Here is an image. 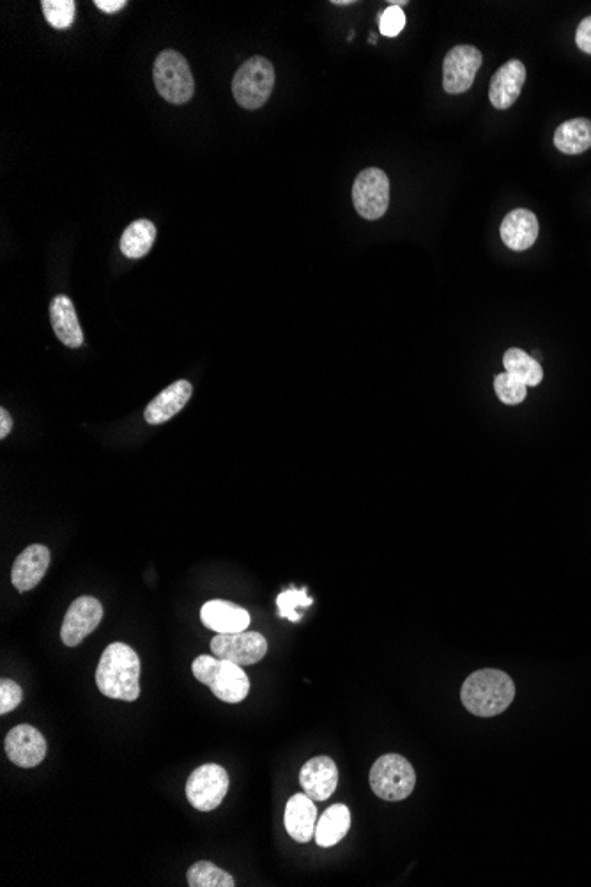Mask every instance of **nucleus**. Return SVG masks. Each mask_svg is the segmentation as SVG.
Wrapping results in <instances>:
<instances>
[{
	"label": "nucleus",
	"mask_w": 591,
	"mask_h": 887,
	"mask_svg": "<svg viewBox=\"0 0 591 887\" xmlns=\"http://www.w3.org/2000/svg\"><path fill=\"white\" fill-rule=\"evenodd\" d=\"M96 686L112 700L135 702L140 696V657L126 643H110L96 668Z\"/></svg>",
	"instance_id": "1"
},
{
	"label": "nucleus",
	"mask_w": 591,
	"mask_h": 887,
	"mask_svg": "<svg viewBox=\"0 0 591 887\" xmlns=\"http://www.w3.org/2000/svg\"><path fill=\"white\" fill-rule=\"evenodd\" d=\"M514 698V680L501 670H478L471 673L462 684V703L478 718L498 716L512 705Z\"/></svg>",
	"instance_id": "2"
},
{
	"label": "nucleus",
	"mask_w": 591,
	"mask_h": 887,
	"mask_svg": "<svg viewBox=\"0 0 591 887\" xmlns=\"http://www.w3.org/2000/svg\"><path fill=\"white\" fill-rule=\"evenodd\" d=\"M195 679L208 686L213 695L225 703H239L250 693V680L241 666L220 657H195L192 664Z\"/></svg>",
	"instance_id": "3"
},
{
	"label": "nucleus",
	"mask_w": 591,
	"mask_h": 887,
	"mask_svg": "<svg viewBox=\"0 0 591 887\" xmlns=\"http://www.w3.org/2000/svg\"><path fill=\"white\" fill-rule=\"evenodd\" d=\"M275 68L261 55L243 62L232 78V94L239 107L257 110L266 105L275 87Z\"/></svg>",
	"instance_id": "4"
},
{
	"label": "nucleus",
	"mask_w": 591,
	"mask_h": 887,
	"mask_svg": "<svg viewBox=\"0 0 591 887\" xmlns=\"http://www.w3.org/2000/svg\"><path fill=\"white\" fill-rule=\"evenodd\" d=\"M154 85L170 105H185L195 94V78L185 55L177 50H163L153 68Z\"/></svg>",
	"instance_id": "5"
},
{
	"label": "nucleus",
	"mask_w": 591,
	"mask_h": 887,
	"mask_svg": "<svg viewBox=\"0 0 591 887\" xmlns=\"http://www.w3.org/2000/svg\"><path fill=\"white\" fill-rule=\"evenodd\" d=\"M370 788L372 792L390 803L404 801L413 794L416 787V772L413 765L404 756L390 755L377 758L376 764L370 769Z\"/></svg>",
	"instance_id": "6"
},
{
	"label": "nucleus",
	"mask_w": 591,
	"mask_h": 887,
	"mask_svg": "<svg viewBox=\"0 0 591 887\" xmlns=\"http://www.w3.org/2000/svg\"><path fill=\"white\" fill-rule=\"evenodd\" d=\"M353 204L365 220H379L390 206V179L377 167L361 170L353 185Z\"/></svg>",
	"instance_id": "7"
},
{
	"label": "nucleus",
	"mask_w": 591,
	"mask_h": 887,
	"mask_svg": "<svg viewBox=\"0 0 591 887\" xmlns=\"http://www.w3.org/2000/svg\"><path fill=\"white\" fill-rule=\"evenodd\" d=\"M229 790V774L222 765H200L186 781V797L195 810L213 811Z\"/></svg>",
	"instance_id": "8"
},
{
	"label": "nucleus",
	"mask_w": 591,
	"mask_h": 887,
	"mask_svg": "<svg viewBox=\"0 0 591 887\" xmlns=\"http://www.w3.org/2000/svg\"><path fill=\"white\" fill-rule=\"evenodd\" d=\"M213 656L227 659L239 666H252L259 663L268 652V641L261 633L241 631V633L216 634L211 641Z\"/></svg>",
	"instance_id": "9"
},
{
	"label": "nucleus",
	"mask_w": 591,
	"mask_h": 887,
	"mask_svg": "<svg viewBox=\"0 0 591 887\" xmlns=\"http://www.w3.org/2000/svg\"><path fill=\"white\" fill-rule=\"evenodd\" d=\"M103 620V606L96 597H78L64 615L61 627V640L66 647H77L93 634Z\"/></svg>",
	"instance_id": "10"
},
{
	"label": "nucleus",
	"mask_w": 591,
	"mask_h": 887,
	"mask_svg": "<svg viewBox=\"0 0 591 887\" xmlns=\"http://www.w3.org/2000/svg\"><path fill=\"white\" fill-rule=\"evenodd\" d=\"M482 66V52L471 45L453 47L443 62V87L448 94L469 91Z\"/></svg>",
	"instance_id": "11"
},
{
	"label": "nucleus",
	"mask_w": 591,
	"mask_h": 887,
	"mask_svg": "<svg viewBox=\"0 0 591 887\" xmlns=\"http://www.w3.org/2000/svg\"><path fill=\"white\" fill-rule=\"evenodd\" d=\"M6 755L13 764L31 769L41 764L47 756V741L38 728L18 725L9 730L4 741Z\"/></svg>",
	"instance_id": "12"
},
{
	"label": "nucleus",
	"mask_w": 591,
	"mask_h": 887,
	"mask_svg": "<svg viewBox=\"0 0 591 887\" xmlns=\"http://www.w3.org/2000/svg\"><path fill=\"white\" fill-rule=\"evenodd\" d=\"M300 783L303 792L314 801H326L337 790V764L330 756H315L303 765L300 772Z\"/></svg>",
	"instance_id": "13"
},
{
	"label": "nucleus",
	"mask_w": 591,
	"mask_h": 887,
	"mask_svg": "<svg viewBox=\"0 0 591 887\" xmlns=\"http://www.w3.org/2000/svg\"><path fill=\"white\" fill-rule=\"evenodd\" d=\"M50 565V549L43 544H32L16 558L11 581L18 592H29L45 578Z\"/></svg>",
	"instance_id": "14"
},
{
	"label": "nucleus",
	"mask_w": 591,
	"mask_h": 887,
	"mask_svg": "<svg viewBox=\"0 0 591 887\" xmlns=\"http://www.w3.org/2000/svg\"><path fill=\"white\" fill-rule=\"evenodd\" d=\"M526 82V66L517 59L505 62L491 80L489 100L492 107L507 110L521 96L522 87Z\"/></svg>",
	"instance_id": "15"
},
{
	"label": "nucleus",
	"mask_w": 591,
	"mask_h": 887,
	"mask_svg": "<svg viewBox=\"0 0 591 887\" xmlns=\"http://www.w3.org/2000/svg\"><path fill=\"white\" fill-rule=\"evenodd\" d=\"M200 620L218 634L241 633L250 625V613L229 601H209L200 610Z\"/></svg>",
	"instance_id": "16"
},
{
	"label": "nucleus",
	"mask_w": 591,
	"mask_h": 887,
	"mask_svg": "<svg viewBox=\"0 0 591 887\" xmlns=\"http://www.w3.org/2000/svg\"><path fill=\"white\" fill-rule=\"evenodd\" d=\"M192 394V383H188L185 379H179L176 383L167 386L165 390L154 397L153 401L147 404L146 413H144L147 424L160 425L169 422L170 418L176 417L177 413L185 408L186 402L190 401Z\"/></svg>",
	"instance_id": "17"
},
{
	"label": "nucleus",
	"mask_w": 591,
	"mask_h": 887,
	"mask_svg": "<svg viewBox=\"0 0 591 887\" xmlns=\"http://www.w3.org/2000/svg\"><path fill=\"white\" fill-rule=\"evenodd\" d=\"M284 824L292 840L308 843L315 836L317 808L305 792L292 795L285 806Z\"/></svg>",
	"instance_id": "18"
},
{
	"label": "nucleus",
	"mask_w": 591,
	"mask_h": 887,
	"mask_svg": "<svg viewBox=\"0 0 591 887\" xmlns=\"http://www.w3.org/2000/svg\"><path fill=\"white\" fill-rule=\"evenodd\" d=\"M499 234L510 250H528L538 238V218L530 209H514L503 218Z\"/></svg>",
	"instance_id": "19"
},
{
	"label": "nucleus",
	"mask_w": 591,
	"mask_h": 887,
	"mask_svg": "<svg viewBox=\"0 0 591 887\" xmlns=\"http://www.w3.org/2000/svg\"><path fill=\"white\" fill-rule=\"evenodd\" d=\"M50 323H52L57 339L61 340L64 346L77 349L84 344V332L78 323L77 310L68 296L57 294L52 300L50 303Z\"/></svg>",
	"instance_id": "20"
},
{
	"label": "nucleus",
	"mask_w": 591,
	"mask_h": 887,
	"mask_svg": "<svg viewBox=\"0 0 591 887\" xmlns=\"http://www.w3.org/2000/svg\"><path fill=\"white\" fill-rule=\"evenodd\" d=\"M351 827V811L346 804H333L324 811L315 827V841L319 847L330 849L344 840Z\"/></svg>",
	"instance_id": "21"
},
{
	"label": "nucleus",
	"mask_w": 591,
	"mask_h": 887,
	"mask_svg": "<svg viewBox=\"0 0 591 887\" xmlns=\"http://www.w3.org/2000/svg\"><path fill=\"white\" fill-rule=\"evenodd\" d=\"M554 146L565 155H581L591 147V121L584 117L570 119L554 132Z\"/></svg>",
	"instance_id": "22"
},
{
	"label": "nucleus",
	"mask_w": 591,
	"mask_h": 887,
	"mask_svg": "<svg viewBox=\"0 0 591 887\" xmlns=\"http://www.w3.org/2000/svg\"><path fill=\"white\" fill-rule=\"evenodd\" d=\"M156 240V227L151 220H135L121 236V252L128 259H142L149 254Z\"/></svg>",
	"instance_id": "23"
},
{
	"label": "nucleus",
	"mask_w": 591,
	"mask_h": 887,
	"mask_svg": "<svg viewBox=\"0 0 591 887\" xmlns=\"http://www.w3.org/2000/svg\"><path fill=\"white\" fill-rule=\"evenodd\" d=\"M503 365L510 376L519 379L526 386H537L544 379V369L533 356L519 348L508 349L503 356Z\"/></svg>",
	"instance_id": "24"
},
{
	"label": "nucleus",
	"mask_w": 591,
	"mask_h": 887,
	"mask_svg": "<svg viewBox=\"0 0 591 887\" xmlns=\"http://www.w3.org/2000/svg\"><path fill=\"white\" fill-rule=\"evenodd\" d=\"M188 886L190 887H234L236 880L231 873L223 872L222 868H218L209 861H199L193 864L192 868L186 873Z\"/></svg>",
	"instance_id": "25"
},
{
	"label": "nucleus",
	"mask_w": 591,
	"mask_h": 887,
	"mask_svg": "<svg viewBox=\"0 0 591 887\" xmlns=\"http://www.w3.org/2000/svg\"><path fill=\"white\" fill-rule=\"evenodd\" d=\"M43 13L47 18L48 24L54 29H70L75 22V11L77 4L73 0H43Z\"/></svg>",
	"instance_id": "26"
},
{
	"label": "nucleus",
	"mask_w": 591,
	"mask_h": 887,
	"mask_svg": "<svg viewBox=\"0 0 591 887\" xmlns=\"http://www.w3.org/2000/svg\"><path fill=\"white\" fill-rule=\"evenodd\" d=\"M312 602L314 601L307 595V588H301V590L291 588V590H285L277 597L280 617L287 618L291 622H300L301 615L298 613V608H308Z\"/></svg>",
	"instance_id": "27"
},
{
	"label": "nucleus",
	"mask_w": 591,
	"mask_h": 887,
	"mask_svg": "<svg viewBox=\"0 0 591 887\" xmlns=\"http://www.w3.org/2000/svg\"><path fill=\"white\" fill-rule=\"evenodd\" d=\"M494 390H496L499 401L510 404V406L521 404L526 399V394H528V386L521 383L519 379H515L514 376H510L508 372L496 376V379H494Z\"/></svg>",
	"instance_id": "28"
},
{
	"label": "nucleus",
	"mask_w": 591,
	"mask_h": 887,
	"mask_svg": "<svg viewBox=\"0 0 591 887\" xmlns=\"http://www.w3.org/2000/svg\"><path fill=\"white\" fill-rule=\"evenodd\" d=\"M404 27H406V15L397 6H388L384 9L383 15L379 16V29L386 38L399 36Z\"/></svg>",
	"instance_id": "29"
},
{
	"label": "nucleus",
	"mask_w": 591,
	"mask_h": 887,
	"mask_svg": "<svg viewBox=\"0 0 591 887\" xmlns=\"http://www.w3.org/2000/svg\"><path fill=\"white\" fill-rule=\"evenodd\" d=\"M24 700L22 687L15 680H0V714H9Z\"/></svg>",
	"instance_id": "30"
},
{
	"label": "nucleus",
	"mask_w": 591,
	"mask_h": 887,
	"mask_svg": "<svg viewBox=\"0 0 591 887\" xmlns=\"http://www.w3.org/2000/svg\"><path fill=\"white\" fill-rule=\"evenodd\" d=\"M577 47L581 48L586 54H591V16L584 18L579 24L576 32Z\"/></svg>",
	"instance_id": "31"
},
{
	"label": "nucleus",
	"mask_w": 591,
	"mask_h": 887,
	"mask_svg": "<svg viewBox=\"0 0 591 887\" xmlns=\"http://www.w3.org/2000/svg\"><path fill=\"white\" fill-rule=\"evenodd\" d=\"M128 2L126 0H96L94 6L101 9L103 13H116L119 9H123Z\"/></svg>",
	"instance_id": "32"
},
{
	"label": "nucleus",
	"mask_w": 591,
	"mask_h": 887,
	"mask_svg": "<svg viewBox=\"0 0 591 887\" xmlns=\"http://www.w3.org/2000/svg\"><path fill=\"white\" fill-rule=\"evenodd\" d=\"M13 429V418L8 413V409H0V438L6 440L9 432Z\"/></svg>",
	"instance_id": "33"
},
{
	"label": "nucleus",
	"mask_w": 591,
	"mask_h": 887,
	"mask_svg": "<svg viewBox=\"0 0 591 887\" xmlns=\"http://www.w3.org/2000/svg\"><path fill=\"white\" fill-rule=\"evenodd\" d=\"M333 6H353L354 0H333Z\"/></svg>",
	"instance_id": "34"
}]
</instances>
